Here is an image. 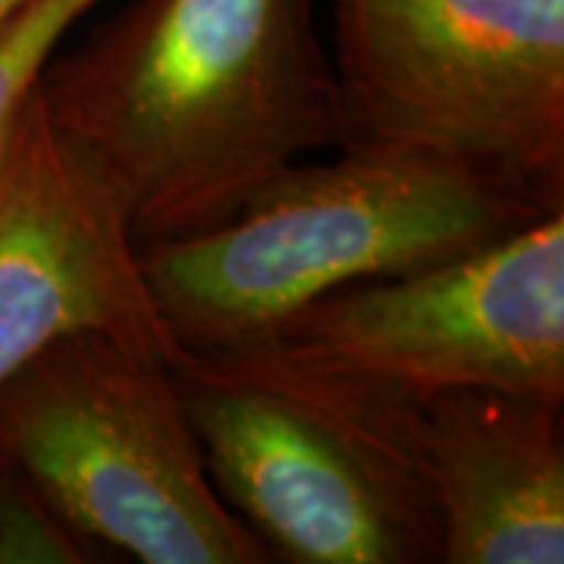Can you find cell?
<instances>
[{
	"instance_id": "obj_1",
	"label": "cell",
	"mask_w": 564,
	"mask_h": 564,
	"mask_svg": "<svg viewBox=\"0 0 564 564\" xmlns=\"http://www.w3.org/2000/svg\"><path fill=\"white\" fill-rule=\"evenodd\" d=\"M321 0H132L39 76L51 122L110 185L135 248L226 223L339 148Z\"/></svg>"
},
{
	"instance_id": "obj_2",
	"label": "cell",
	"mask_w": 564,
	"mask_h": 564,
	"mask_svg": "<svg viewBox=\"0 0 564 564\" xmlns=\"http://www.w3.org/2000/svg\"><path fill=\"white\" fill-rule=\"evenodd\" d=\"M336 151L289 163L207 232L141 248L144 282L182 351L248 348L336 289L448 261L545 217L448 163Z\"/></svg>"
},
{
	"instance_id": "obj_3",
	"label": "cell",
	"mask_w": 564,
	"mask_h": 564,
	"mask_svg": "<svg viewBox=\"0 0 564 564\" xmlns=\"http://www.w3.org/2000/svg\"><path fill=\"white\" fill-rule=\"evenodd\" d=\"M176 383L220 499L289 564H440L414 395L261 351H204Z\"/></svg>"
},
{
	"instance_id": "obj_4",
	"label": "cell",
	"mask_w": 564,
	"mask_h": 564,
	"mask_svg": "<svg viewBox=\"0 0 564 564\" xmlns=\"http://www.w3.org/2000/svg\"><path fill=\"white\" fill-rule=\"evenodd\" d=\"M339 148L564 210V0H333Z\"/></svg>"
},
{
	"instance_id": "obj_5",
	"label": "cell",
	"mask_w": 564,
	"mask_h": 564,
	"mask_svg": "<svg viewBox=\"0 0 564 564\" xmlns=\"http://www.w3.org/2000/svg\"><path fill=\"white\" fill-rule=\"evenodd\" d=\"M0 455L117 562L270 564L223 502L161 351L69 333L0 383Z\"/></svg>"
},
{
	"instance_id": "obj_6",
	"label": "cell",
	"mask_w": 564,
	"mask_h": 564,
	"mask_svg": "<svg viewBox=\"0 0 564 564\" xmlns=\"http://www.w3.org/2000/svg\"><path fill=\"white\" fill-rule=\"evenodd\" d=\"M248 348L414 399L484 386L564 402V210L336 289Z\"/></svg>"
},
{
	"instance_id": "obj_7",
	"label": "cell",
	"mask_w": 564,
	"mask_h": 564,
	"mask_svg": "<svg viewBox=\"0 0 564 564\" xmlns=\"http://www.w3.org/2000/svg\"><path fill=\"white\" fill-rule=\"evenodd\" d=\"M85 329L185 358L110 185L51 122L35 85L0 154V383Z\"/></svg>"
},
{
	"instance_id": "obj_8",
	"label": "cell",
	"mask_w": 564,
	"mask_h": 564,
	"mask_svg": "<svg viewBox=\"0 0 564 564\" xmlns=\"http://www.w3.org/2000/svg\"><path fill=\"white\" fill-rule=\"evenodd\" d=\"M562 404L484 386L414 399L440 564L564 562Z\"/></svg>"
},
{
	"instance_id": "obj_9",
	"label": "cell",
	"mask_w": 564,
	"mask_h": 564,
	"mask_svg": "<svg viewBox=\"0 0 564 564\" xmlns=\"http://www.w3.org/2000/svg\"><path fill=\"white\" fill-rule=\"evenodd\" d=\"M73 527L17 464L0 455V564H113Z\"/></svg>"
},
{
	"instance_id": "obj_10",
	"label": "cell",
	"mask_w": 564,
	"mask_h": 564,
	"mask_svg": "<svg viewBox=\"0 0 564 564\" xmlns=\"http://www.w3.org/2000/svg\"><path fill=\"white\" fill-rule=\"evenodd\" d=\"M101 0H29L0 32V154L17 129L41 69L61 51L69 29Z\"/></svg>"
},
{
	"instance_id": "obj_11",
	"label": "cell",
	"mask_w": 564,
	"mask_h": 564,
	"mask_svg": "<svg viewBox=\"0 0 564 564\" xmlns=\"http://www.w3.org/2000/svg\"><path fill=\"white\" fill-rule=\"evenodd\" d=\"M25 3H29V0H0V32L10 25V20L20 13Z\"/></svg>"
}]
</instances>
